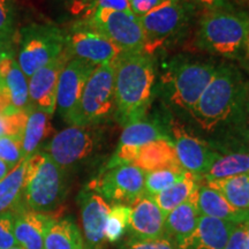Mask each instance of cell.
Segmentation results:
<instances>
[{
  "instance_id": "1",
  "label": "cell",
  "mask_w": 249,
  "mask_h": 249,
  "mask_svg": "<svg viewBox=\"0 0 249 249\" xmlns=\"http://www.w3.org/2000/svg\"><path fill=\"white\" fill-rule=\"evenodd\" d=\"M189 114L205 132L226 126L246 128L249 119V82L235 66L220 65Z\"/></svg>"
},
{
  "instance_id": "2",
  "label": "cell",
  "mask_w": 249,
  "mask_h": 249,
  "mask_svg": "<svg viewBox=\"0 0 249 249\" xmlns=\"http://www.w3.org/2000/svg\"><path fill=\"white\" fill-rule=\"evenodd\" d=\"M116 117L120 124L144 119L152 97L156 73L151 55L124 53L114 64Z\"/></svg>"
},
{
  "instance_id": "3",
  "label": "cell",
  "mask_w": 249,
  "mask_h": 249,
  "mask_svg": "<svg viewBox=\"0 0 249 249\" xmlns=\"http://www.w3.org/2000/svg\"><path fill=\"white\" fill-rule=\"evenodd\" d=\"M197 45L232 60H249V14L230 9L205 11L200 20Z\"/></svg>"
},
{
  "instance_id": "4",
  "label": "cell",
  "mask_w": 249,
  "mask_h": 249,
  "mask_svg": "<svg viewBox=\"0 0 249 249\" xmlns=\"http://www.w3.org/2000/svg\"><path fill=\"white\" fill-rule=\"evenodd\" d=\"M23 205L26 209L49 214L65 195V170L50 156L35 152L26 160Z\"/></svg>"
},
{
  "instance_id": "5",
  "label": "cell",
  "mask_w": 249,
  "mask_h": 249,
  "mask_svg": "<svg viewBox=\"0 0 249 249\" xmlns=\"http://www.w3.org/2000/svg\"><path fill=\"white\" fill-rule=\"evenodd\" d=\"M217 71L213 62L176 58L163 76L167 96L176 107L191 113Z\"/></svg>"
},
{
  "instance_id": "6",
  "label": "cell",
  "mask_w": 249,
  "mask_h": 249,
  "mask_svg": "<svg viewBox=\"0 0 249 249\" xmlns=\"http://www.w3.org/2000/svg\"><path fill=\"white\" fill-rule=\"evenodd\" d=\"M114 64L98 65L92 71L83 89L74 126L101 124L116 116Z\"/></svg>"
},
{
  "instance_id": "7",
  "label": "cell",
  "mask_w": 249,
  "mask_h": 249,
  "mask_svg": "<svg viewBox=\"0 0 249 249\" xmlns=\"http://www.w3.org/2000/svg\"><path fill=\"white\" fill-rule=\"evenodd\" d=\"M66 49V34L51 24H33L21 30L18 64L27 77L58 58Z\"/></svg>"
},
{
  "instance_id": "8",
  "label": "cell",
  "mask_w": 249,
  "mask_h": 249,
  "mask_svg": "<svg viewBox=\"0 0 249 249\" xmlns=\"http://www.w3.org/2000/svg\"><path fill=\"white\" fill-rule=\"evenodd\" d=\"M187 0H163L157 7L140 18L144 34L143 52L154 54L158 49L178 36L192 13Z\"/></svg>"
},
{
  "instance_id": "9",
  "label": "cell",
  "mask_w": 249,
  "mask_h": 249,
  "mask_svg": "<svg viewBox=\"0 0 249 249\" xmlns=\"http://www.w3.org/2000/svg\"><path fill=\"white\" fill-rule=\"evenodd\" d=\"M92 29L110 39L124 53H142L144 49V34L132 12L97 8L86 18Z\"/></svg>"
},
{
  "instance_id": "10",
  "label": "cell",
  "mask_w": 249,
  "mask_h": 249,
  "mask_svg": "<svg viewBox=\"0 0 249 249\" xmlns=\"http://www.w3.org/2000/svg\"><path fill=\"white\" fill-rule=\"evenodd\" d=\"M145 172L133 164L108 167L102 171L98 178L88 187L97 192L104 200L118 204L129 203L144 195Z\"/></svg>"
},
{
  "instance_id": "11",
  "label": "cell",
  "mask_w": 249,
  "mask_h": 249,
  "mask_svg": "<svg viewBox=\"0 0 249 249\" xmlns=\"http://www.w3.org/2000/svg\"><path fill=\"white\" fill-rule=\"evenodd\" d=\"M98 124L70 126L55 134L46 148V154L62 169L88 158L101 139Z\"/></svg>"
},
{
  "instance_id": "12",
  "label": "cell",
  "mask_w": 249,
  "mask_h": 249,
  "mask_svg": "<svg viewBox=\"0 0 249 249\" xmlns=\"http://www.w3.org/2000/svg\"><path fill=\"white\" fill-rule=\"evenodd\" d=\"M66 50L71 58L96 66L116 62L124 53L110 39L92 29L86 20L76 22L66 34Z\"/></svg>"
},
{
  "instance_id": "13",
  "label": "cell",
  "mask_w": 249,
  "mask_h": 249,
  "mask_svg": "<svg viewBox=\"0 0 249 249\" xmlns=\"http://www.w3.org/2000/svg\"><path fill=\"white\" fill-rule=\"evenodd\" d=\"M96 67V65L88 61L71 58L61 71L58 82L55 110L60 114L62 120L71 126L75 121L87 81Z\"/></svg>"
},
{
  "instance_id": "14",
  "label": "cell",
  "mask_w": 249,
  "mask_h": 249,
  "mask_svg": "<svg viewBox=\"0 0 249 249\" xmlns=\"http://www.w3.org/2000/svg\"><path fill=\"white\" fill-rule=\"evenodd\" d=\"M71 57L65 49V51L49 62L36 73L29 77V107L37 108L45 113H54L57 107V89L59 77L64 67L66 66Z\"/></svg>"
},
{
  "instance_id": "15",
  "label": "cell",
  "mask_w": 249,
  "mask_h": 249,
  "mask_svg": "<svg viewBox=\"0 0 249 249\" xmlns=\"http://www.w3.org/2000/svg\"><path fill=\"white\" fill-rule=\"evenodd\" d=\"M172 134L180 166L187 172L202 178L220 155L214 151L210 144L193 136L180 124H174Z\"/></svg>"
},
{
  "instance_id": "16",
  "label": "cell",
  "mask_w": 249,
  "mask_h": 249,
  "mask_svg": "<svg viewBox=\"0 0 249 249\" xmlns=\"http://www.w3.org/2000/svg\"><path fill=\"white\" fill-rule=\"evenodd\" d=\"M165 218L152 196L144 194L130 205L129 229L139 240L164 239Z\"/></svg>"
},
{
  "instance_id": "17",
  "label": "cell",
  "mask_w": 249,
  "mask_h": 249,
  "mask_svg": "<svg viewBox=\"0 0 249 249\" xmlns=\"http://www.w3.org/2000/svg\"><path fill=\"white\" fill-rule=\"evenodd\" d=\"M79 202L87 242L93 249H98L105 240L104 227L111 210L110 205L103 196L89 187L81 192Z\"/></svg>"
},
{
  "instance_id": "18",
  "label": "cell",
  "mask_w": 249,
  "mask_h": 249,
  "mask_svg": "<svg viewBox=\"0 0 249 249\" xmlns=\"http://www.w3.org/2000/svg\"><path fill=\"white\" fill-rule=\"evenodd\" d=\"M54 220L50 214L29 209L15 213L13 232L17 244L22 249H44L45 234Z\"/></svg>"
},
{
  "instance_id": "19",
  "label": "cell",
  "mask_w": 249,
  "mask_h": 249,
  "mask_svg": "<svg viewBox=\"0 0 249 249\" xmlns=\"http://www.w3.org/2000/svg\"><path fill=\"white\" fill-rule=\"evenodd\" d=\"M236 224L200 214L194 233L178 249H224Z\"/></svg>"
},
{
  "instance_id": "20",
  "label": "cell",
  "mask_w": 249,
  "mask_h": 249,
  "mask_svg": "<svg viewBox=\"0 0 249 249\" xmlns=\"http://www.w3.org/2000/svg\"><path fill=\"white\" fill-rule=\"evenodd\" d=\"M198 188L191 197L176 209H173L165 218L164 239L179 247L191 236L197 227L200 213L197 208Z\"/></svg>"
},
{
  "instance_id": "21",
  "label": "cell",
  "mask_w": 249,
  "mask_h": 249,
  "mask_svg": "<svg viewBox=\"0 0 249 249\" xmlns=\"http://www.w3.org/2000/svg\"><path fill=\"white\" fill-rule=\"evenodd\" d=\"M133 165L144 172L181 167L177 158L173 141L169 138L156 140L140 148Z\"/></svg>"
},
{
  "instance_id": "22",
  "label": "cell",
  "mask_w": 249,
  "mask_h": 249,
  "mask_svg": "<svg viewBox=\"0 0 249 249\" xmlns=\"http://www.w3.org/2000/svg\"><path fill=\"white\" fill-rule=\"evenodd\" d=\"M197 208L200 214L227 220L236 225L249 220V210H240L232 207L219 192L208 185L198 187Z\"/></svg>"
},
{
  "instance_id": "23",
  "label": "cell",
  "mask_w": 249,
  "mask_h": 249,
  "mask_svg": "<svg viewBox=\"0 0 249 249\" xmlns=\"http://www.w3.org/2000/svg\"><path fill=\"white\" fill-rule=\"evenodd\" d=\"M28 118L22 135V156L23 160L29 158L37 148L51 136V116L45 112L34 107H28Z\"/></svg>"
},
{
  "instance_id": "24",
  "label": "cell",
  "mask_w": 249,
  "mask_h": 249,
  "mask_svg": "<svg viewBox=\"0 0 249 249\" xmlns=\"http://www.w3.org/2000/svg\"><path fill=\"white\" fill-rule=\"evenodd\" d=\"M26 160L15 166L8 176L0 181V213H18L26 209L23 205V191L26 180Z\"/></svg>"
},
{
  "instance_id": "25",
  "label": "cell",
  "mask_w": 249,
  "mask_h": 249,
  "mask_svg": "<svg viewBox=\"0 0 249 249\" xmlns=\"http://www.w3.org/2000/svg\"><path fill=\"white\" fill-rule=\"evenodd\" d=\"M165 138L169 136L160 124L154 120L141 119L124 126L118 145L129 148L138 152L143 145Z\"/></svg>"
},
{
  "instance_id": "26",
  "label": "cell",
  "mask_w": 249,
  "mask_h": 249,
  "mask_svg": "<svg viewBox=\"0 0 249 249\" xmlns=\"http://www.w3.org/2000/svg\"><path fill=\"white\" fill-rule=\"evenodd\" d=\"M201 179V177L186 171L182 179H180L178 182H176L160 194L152 196V198L166 217L173 209H176L177 207H179L180 204H182L191 197L193 193L200 187Z\"/></svg>"
},
{
  "instance_id": "27",
  "label": "cell",
  "mask_w": 249,
  "mask_h": 249,
  "mask_svg": "<svg viewBox=\"0 0 249 249\" xmlns=\"http://www.w3.org/2000/svg\"><path fill=\"white\" fill-rule=\"evenodd\" d=\"M247 173H249V152L240 150L219 156L202 179L208 182Z\"/></svg>"
},
{
  "instance_id": "28",
  "label": "cell",
  "mask_w": 249,
  "mask_h": 249,
  "mask_svg": "<svg viewBox=\"0 0 249 249\" xmlns=\"http://www.w3.org/2000/svg\"><path fill=\"white\" fill-rule=\"evenodd\" d=\"M44 249H83L82 235L71 219L54 220L45 234Z\"/></svg>"
},
{
  "instance_id": "29",
  "label": "cell",
  "mask_w": 249,
  "mask_h": 249,
  "mask_svg": "<svg viewBox=\"0 0 249 249\" xmlns=\"http://www.w3.org/2000/svg\"><path fill=\"white\" fill-rule=\"evenodd\" d=\"M207 185L219 192L232 207L249 210V173L208 181Z\"/></svg>"
},
{
  "instance_id": "30",
  "label": "cell",
  "mask_w": 249,
  "mask_h": 249,
  "mask_svg": "<svg viewBox=\"0 0 249 249\" xmlns=\"http://www.w3.org/2000/svg\"><path fill=\"white\" fill-rule=\"evenodd\" d=\"M7 90L13 111H26L29 107V86L27 76L21 71L18 61L13 60L7 74L0 80Z\"/></svg>"
},
{
  "instance_id": "31",
  "label": "cell",
  "mask_w": 249,
  "mask_h": 249,
  "mask_svg": "<svg viewBox=\"0 0 249 249\" xmlns=\"http://www.w3.org/2000/svg\"><path fill=\"white\" fill-rule=\"evenodd\" d=\"M130 207L116 204L111 208L104 227V236L108 242H117L123 238L129 227Z\"/></svg>"
},
{
  "instance_id": "32",
  "label": "cell",
  "mask_w": 249,
  "mask_h": 249,
  "mask_svg": "<svg viewBox=\"0 0 249 249\" xmlns=\"http://www.w3.org/2000/svg\"><path fill=\"white\" fill-rule=\"evenodd\" d=\"M186 171L182 167L179 169H164L152 172H145L144 194L155 196L165 189L178 182L185 176Z\"/></svg>"
},
{
  "instance_id": "33",
  "label": "cell",
  "mask_w": 249,
  "mask_h": 249,
  "mask_svg": "<svg viewBox=\"0 0 249 249\" xmlns=\"http://www.w3.org/2000/svg\"><path fill=\"white\" fill-rule=\"evenodd\" d=\"M0 160L12 167L18 166L24 160L22 156V136L5 135L0 138Z\"/></svg>"
},
{
  "instance_id": "34",
  "label": "cell",
  "mask_w": 249,
  "mask_h": 249,
  "mask_svg": "<svg viewBox=\"0 0 249 249\" xmlns=\"http://www.w3.org/2000/svg\"><path fill=\"white\" fill-rule=\"evenodd\" d=\"M28 111H9L0 114V138L5 135L22 136Z\"/></svg>"
},
{
  "instance_id": "35",
  "label": "cell",
  "mask_w": 249,
  "mask_h": 249,
  "mask_svg": "<svg viewBox=\"0 0 249 249\" xmlns=\"http://www.w3.org/2000/svg\"><path fill=\"white\" fill-rule=\"evenodd\" d=\"M15 7L13 0H0V43L7 45L14 33Z\"/></svg>"
},
{
  "instance_id": "36",
  "label": "cell",
  "mask_w": 249,
  "mask_h": 249,
  "mask_svg": "<svg viewBox=\"0 0 249 249\" xmlns=\"http://www.w3.org/2000/svg\"><path fill=\"white\" fill-rule=\"evenodd\" d=\"M14 213H0V249H11L17 246V240L13 232Z\"/></svg>"
},
{
  "instance_id": "37",
  "label": "cell",
  "mask_w": 249,
  "mask_h": 249,
  "mask_svg": "<svg viewBox=\"0 0 249 249\" xmlns=\"http://www.w3.org/2000/svg\"><path fill=\"white\" fill-rule=\"evenodd\" d=\"M248 222L238 224L230 235L224 249H247Z\"/></svg>"
},
{
  "instance_id": "38",
  "label": "cell",
  "mask_w": 249,
  "mask_h": 249,
  "mask_svg": "<svg viewBox=\"0 0 249 249\" xmlns=\"http://www.w3.org/2000/svg\"><path fill=\"white\" fill-rule=\"evenodd\" d=\"M124 249H176V247L167 239H157V240L130 241Z\"/></svg>"
},
{
  "instance_id": "39",
  "label": "cell",
  "mask_w": 249,
  "mask_h": 249,
  "mask_svg": "<svg viewBox=\"0 0 249 249\" xmlns=\"http://www.w3.org/2000/svg\"><path fill=\"white\" fill-rule=\"evenodd\" d=\"M128 2L132 13L136 18H141L161 4L163 0H128Z\"/></svg>"
},
{
  "instance_id": "40",
  "label": "cell",
  "mask_w": 249,
  "mask_h": 249,
  "mask_svg": "<svg viewBox=\"0 0 249 249\" xmlns=\"http://www.w3.org/2000/svg\"><path fill=\"white\" fill-rule=\"evenodd\" d=\"M92 12L97 8H107L113 11L132 12L128 0H93L91 4Z\"/></svg>"
},
{
  "instance_id": "41",
  "label": "cell",
  "mask_w": 249,
  "mask_h": 249,
  "mask_svg": "<svg viewBox=\"0 0 249 249\" xmlns=\"http://www.w3.org/2000/svg\"><path fill=\"white\" fill-rule=\"evenodd\" d=\"M192 5L203 7L205 11H213V9H230L233 8L229 0H187Z\"/></svg>"
},
{
  "instance_id": "42",
  "label": "cell",
  "mask_w": 249,
  "mask_h": 249,
  "mask_svg": "<svg viewBox=\"0 0 249 249\" xmlns=\"http://www.w3.org/2000/svg\"><path fill=\"white\" fill-rule=\"evenodd\" d=\"M9 111H13L11 107V98L5 86L2 85V82H0V114H4Z\"/></svg>"
},
{
  "instance_id": "43",
  "label": "cell",
  "mask_w": 249,
  "mask_h": 249,
  "mask_svg": "<svg viewBox=\"0 0 249 249\" xmlns=\"http://www.w3.org/2000/svg\"><path fill=\"white\" fill-rule=\"evenodd\" d=\"M13 169H14V167H12L11 165L5 163L4 160H0V181H1V180L4 178H6V177L8 176V173L11 172V171Z\"/></svg>"
},
{
  "instance_id": "44",
  "label": "cell",
  "mask_w": 249,
  "mask_h": 249,
  "mask_svg": "<svg viewBox=\"0 0 249 249\" xmlns=\"http://www.w3.org/2000/svg\"><path fill=\"white\" fill-rule=\"evenodd\" d=\"M7 58H12L11 52H9L7 45L0 43V65H1V62Z\"/></svg>"
},
{
  "instance_id": "45",
  "label": "cell",
  "mask_w": 249,
  "mask_h": 249,
  "mask_svg": "<svg viewBox=\"0 0 249 249\" xmlns=\"http://www.w3.org/2000/svg\"><path fill=\"white\" fill-rule=\"evenodd\" d=\"M247 249H249V220H248V232H247Z\"/></svg>"
},
{
  "instance_id": "46",
  "label": "cell",
  "mask_w": 249,
  "mask_h": 249,
  "mask_svg": "<svg viewBox=\"0 0 249 249\" xmlns=\"http://www.w3.org/2000/svg\"><path fill=\"white\" fill-rule=\"evenodd\" d=\"M11 249H22V248H21L20 246H18V245H17V246H14V247H13V248H11Z\"/></svg>"
}]
</instances>
